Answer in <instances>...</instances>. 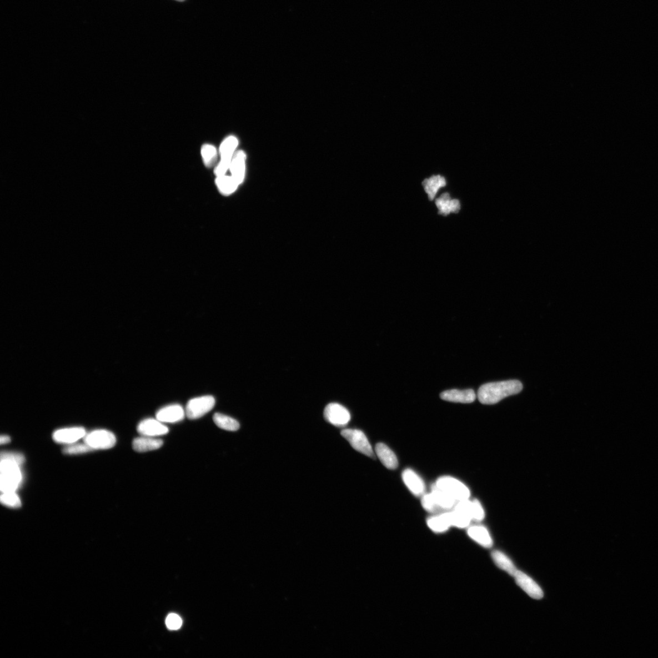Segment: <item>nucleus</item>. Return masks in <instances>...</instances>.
<instances>
[{
	"label": "nucleus",
	"mask_w": 658,
	"mask_h": 658,
	"mask_svg": "<svg viewBox=\"0 0 658 658\" xmlns=\"http://www.w3.org/2000/svg\"><path fill=\"white\" fill-rule=\"evenodd\" d=\"M475 277L468 272L453 275L441 289L439 306L441 321L430 338V348L436 352L449 350L460 336L466 309L476 292Z\"/></svg>",
	"instance_id": "nucleus-1"
},
{
	"label": "nucleus",
	"mask_w": 658,
	"mask_h": 658,
	"mask_svg": "<svg viewBox=\"0 0 658 658\" xmlns=\"http://www.w3.org/2000/svg\"><path fill=\"white\" fill-rule=\"evenodd\" d=\"M490 319L491 310L488 303L480 301L468 311L461 327L459 337L463 352L477 369L482 367L488 358Z\"/></svg>",
	"instance_id": "nucleus-2"
},
{
	"label": "nucleus",
	"mask_w": 658,
	"mask_h": 658,
	"mask_svg": "<svg viewBox=\"0 0 658 658\" xmlns=\"http://www.w3.org/2000/svg\"><path fill=\"white\" fill-rule=\"evenodd\" d=\"M432 365L440 383L448 389L465 387L478 370L465 352L450 350L436 352Z\"/></svg>",
	"instance_id": "nucleus-3"
},
{
	"label": "nucleus",
	"mask_w": 658,
	"mask_h": 658,
	"mask_svg": "<svg viewBox=\"0 0 658 658\" xmlns=\"http://www.w3.org/2000/svg\"><path fill=\"white\" fill-rule=\"evenodd\" d=\"M405 318L413 333H423L433 320V299L426 290L411 288L402 297Z\"/></svg>",
	"instance_id": "nucleus-4"
},
{
	"label": "nucleus",
	"mask_w": 658,
	"mask_h": 658,
	"mask_svg": "<svg viewBox=\"0 0 658 658\" xmlns=\"http://www.w3.org/2000/svg\"><path fill=\"white\" fill-rule=\"evenodd\" d=\"M352 2H357V3H366V2H369V0H352Z\"/></svg>",
	"instance_id": "nucleus-5"
}]
</instances>
